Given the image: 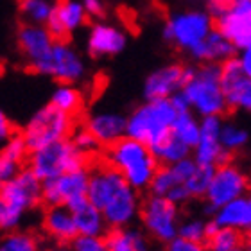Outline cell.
<instances>
[{"mask_svg":"<svg viewBox=\"0 0 251 251\" xmlns=\"http://www.w3.org/2000/svg\"><path fill=\"white\" fill-rule=\"evenodd\" d=\"M178 113L179 110L174 104L173 97L147 99L127 117V136L144 142L147 146H152L173 129Z\"/></svg>","mask_w":251,"mask_h":251,"instance_id":"5b68a950","label":"cell"},{"mask_svg":"<svg viewBox=\"0 0 251 251\" xmlns=\"http://www.w3.org/2000/svg\"><path fill=\"white\" fill-rule=\"evenodd\" d=\"M83 126L92 131V135L99 140L102 149L127 136V117L115 111H94L86 117Z\"/></svg>","mask_w":251,"mask_h":251,"instance_id":"d6986e66","label":"cell"},{"mask_svg":"<svg viewBox=\"0 0 251 251\" xmlns=\"http://www.w3.org/2000/svg\"><path fill=\"white\" fill-rule=\"evenodd\" d=\"M152 152L156 160L160 162V165H173V163H178L179 160L190 156L192 149L179 140L178 136L174 135L173 129L169 131L167 135H163L160 140H156L151 146Z\"/></svg>","mask_w":251,"mask_h":251,"instance_id":"4316f807","label":"cell"},{"mask_svg":"<svg viewBox=\"0 0 251 251\" xmlns=\"http://www.w3.org/2000/svg\"><path fill=\"white\" fill-rule=\"evenodd\" d=\"M15 133L16 131H15V127H13V124L9 122V119L2 113V115H0V138L5 142V140H9Z\"/></svg>","mask_w":251,"mask_h":251,"instance_id":"b9f144b4","label":"cell"},{"mask_svg":"<svg viewBox=\"0 0 251 251\" xmlns=\"http://www.w3.org/2000/svg\"><path fill=\"white\" fill-rule=\"evenodd\" d=\"M221 68L228 106L251 113V79L242 72L239 58H230L221 65Z\"/></svg>","mask_w":251,"mask_h":251,"instance_id":"ac0fdd59","label":"cell"},{"mask_svg":"<svg viewBox=\"0 0 251 251\" xmlns=\"http://www.w3.org/2000/svg\"><path fill=\"white\" fill-rule=\"evenodd\" d=\"M74 129H75L74 117L49 102L27 121L22 135L25 138L29 149L36 151L49 144L70 138Z\"/></svg>","mask_w":251,"mask_h":251,"instance_id":"52a82bcc","label":"cell"},{"mask_svg":"<svg viewBox=\"0 0 251 251\" xmlns=\"http://www.w3.org/2000/svg\"><path fill=\"white\" fill-rule=\"evenodd\" d=\"M235 49V45L225 34H221L217 29H214L203 42L190 50V56L201 63H219V65H223L230 58H233Z\"/></svg>","mask_w":251,"mask_h":251,"instance_id":"cb8c5ba5","label":"cell"},{"mask_svg":"<svg viewBox=\"0 0 251 251\" xmlns=\"http://www.w3.org/2000/svg\"><path fill=\"white\" fill-rule=\"evenodd\" d=\"M42 251H67V250L61 246H54V248H45V250H42Z\"/></svg>","mask_w":251,"mask_h":251,"instance_id":"ee69618b","label":"cell"},{"mask_svg":"<svg viewBox=\"0 0 251 251\" xmlns=\"http://www.w3.org/2000/svg\"><path fill=\"white\" fill-rule=\"evenodd\" d=\"M212 223L225 228H235L241 233L251 235V192L215 210Z\"/></svg>","mask_w":251,"mask_h":251,"instance_id":"44dd1931","label":"cell"},{"mask_svg":"<svg viewBox=\"0 0 251 251\" xmlns=\"http://www.w3.org/2000/svg\"><path fill=\"white\" fill-rule=\"evenodd\" d=\"M214 31V18L201 11H187L171 16L165 24L163 36L174 47L192 50Z\"/></svg>","mask_w":251,"mask_h":251,"instance_id":"9c48e42d","label":"cell"},{"mask_svg":"<svg viewBox=\"0 0 251 251\" xmlns=\"http://www.w3.org/2000/svg\"><path fill=\"white\" fill-rule=\"evenodd\" d=\"M221 129H223L221 117H203L201 119V135H199L198 144L192 149V156L198 163L217 167L226 162L228 152L225 151L223 142H221Z\"/></svg>","mask_w":251,"mask_h":251,"instance_id":"9a60e30c","label":"cell"},{"mask_svg":"<svg viewBox=\"0 0 251 251\" xmlns=\"http://www.w3.org/2000/svg\"><path fill=\"white\" fill-rule=\"evenodd\" d=\"M38 74L50 75L58 83L74 84L79 83L84 77L86 65H84L83 58L70 47V43L56 42L52 47V52L47 58V61L42 65V68L38 70Z\"/></svg>","mask_w":251,"mask_h":251,"instance_id":"7c38bea8","label":"cell"},{"mask_svg":"<svg viewBox=\"0 0 251 251\" xmlns=\"http://www.w3.org/2000/svg\"><path fill=\"white\" fill-rule=\"evenodd\" d=\"M54 43L56 42L47 27L29 22H24L18 27V49L32 72L38 74L43 63L47 61L52 52Z\"/></svg>","mask_w":251,"mask_h":251,"instance_id":"4fadbf2b","label":"cell"},{"mask_svg":"<svg viewBox=\"0 0 251 251\" xmlns=\"http://www.w3.org/2000/svg\"><path fill=\"white\" fill-rule=\"evenodd\" d=\"M42 228L45 235H49L58 244H68L79 237L72 210L65 204H54L45 208L42 215Z\"/></svg>","mask_w":251,"mask_h":251,"instance_id":"ffe728a7","label":"cell"},{"mask_svg":"<svg viewBox=\"0 0 251 251\" xmlns=\"http://www.w3.org/2000/svg\"><path fill=\"white\" fill-rule=\"evenodd\" d=\"M70 142H72L74 146L77 147V151L83 152L88 160L92 156H95V154L102 149V146L99 144V140H97V138L92 135V131L86 129L84 126L75 127V129L72 131V135H70Z\"/></svg>","mask_w":251,"mask_h":251,"instance_id":"8d00e7d4","label":"cell"},{"mask_svg":"<svg viewBox=\"0 0 251 251\" xmlns=\"http://www.w3.org/2000/svg\"><path fill=\"white\" fill-rule=\"evenodd\" d=\"M214 173H215V167L198 163V169L194 171V174L188 178L187 183H185V187L188 188L192 199L204 198V196H206L210 183H212V178H214Z\"/></svg>","mask_w":251,"mask_h":251,"instance_id":"e575fe53","label":"cell"},{"mask_svg":"<svg viewBox=\"0 0 251 251\" xmlns=\"http://www.w3.org/2000/svg\"><path fill=\"white\" fill-rule=\"evenodd\" d=\"M198 117L192 110H183L179 111L173 124V133L190 149H194L201 135V119Z\"/></svg>","mask_w":251,"mask_h":251,"instance_id":"f1b7e54d","label":"cell"},{"mask_svg":"<svg viewBox=\"0 0 251 251\" xmlns=\"http://www.w3.org/2000/svg\"><path fill=\"white\" fill-rule=\"evenodd\" d=\"M167 199H171L173 203H176L178 206H181V204L188 203V201L192 199V196H190V192H188V188L185 187V183H183V185H178V187L174 188L173 192H171V194L167 196Z\"/></svg>","mask_w":251,"mask_h":251,"instance_id":"ab89813d","label":"cell"},{"mask_svg":"<svg viewBox=\"0 0 251 251\" xmlns=\"http://www.w3.org/2000/svg\"><path fill=\"white\" fill-rule=\"evenodd\" d=\"M88 167L68 171L61 176L47 179L43 181V203L47 206H54V204L72 206L88 198Z\"/></svg>","mask_w":251,"mask_h":251,"instance_id":"8fae6325","label":"cell"},{"mask_svg":"<svg viewBox=\"0 0 251 251\" xmlns=\"http://www.w3.org/2000/svg\"><path fill=\"white\" fill-rule=\"evenodd\" d=\"M250 176L244 169L231 162H225L215 167L214 178L208 187V192L204 196L208 212L214 215V212L233 199L246 196L250 190Z\"/></svg>","mask_w":251,"mask_h":251,"instance_id":"30bf717a","label":"cell"},{"mask_svg":"<svg viewBox=\"0 0 251 251\" xmlns=\"http://www.w3.org/2000/svg\"><path fill=\"white\" fill-rule=\"evenodd\" d=\"M214 29L225 34L237 49H248L251 43V0H235L228 13L214 18Z\"/></svg>","mask_w":251,"mask_h":251,"instance_id":"5bb4252c","label":"cell"},{"mask_svg":"<svg viewBox=\"0 0 251 251\" xmlns=\"http://www.w3.org/2000/svg\"><path fill=\"white\" fill-rule=\"evenodd\" d=\"M83 5L90 16H95V18H102L104 16V4L100 0H84Z\"/></svg>","mask_w":251,"mask_h":251,"instance_id":"60d3db41","label":"cell"},{"mask_svg":"<svg viewBox=\"0 0 251 251\" xmlns=\"http://www.w3.org/2000/svg\"><path fill=\"white\" fill-rule=\"evenodd\" d=\"M126 47V34L108 24H95L90 29L88 36V54L92 58L115 56Z\"/></svg>","mask_w":251,"mask_h":251,"instance_id":"7402d4cb","label":"cell"},{"mask_svg":"<svg viewBox=\"0 0 251 251\" xmlns=\"http://www.w3.org/2000/svg\"><path fill=\"white\" fill-rule=\"evenodd\" d=\"M0 251H42L40 241L32 231L13 230L5 231L0 242Z\"/></svg>","mask_w":251,"mask_h":251,"instance_id":"1f68e13d","label":"cell"},{"mask_svg":"<svg viewBox=\"0 0 251 251\" xmlns=\"http://www.w3.org/2000/svg\"><path fill=\"white\" fill-rule=\"evenodd\" d=\"M140 221L154 241L167 244L179 237V206L167 198L149 194V198L142 201Z\"/></svg>","mask_w":251,"mask_h":251,"instance_id":"ba28073f","label":"cell"},{"mask_svg":"<svg viewBox=\"0 0 251 251\" xmlns=\"http://www.w3.org/2000/svg\"><path fill=\"white\" fill-rule=\"evenodd\" d=\"M52 7L45 0H18V9L27 18L29 24L47 25L49 18L52 15Z\"/></svg>","mask_w":251,"mask_h":251,"instance_id":"836d02e7","label":"cell"},{"mask_svg":"<svg viewBox=\"0 0 251 251\" xmlns=\"http://www.w3.org/2000/svg\"><path fill=\"white\" fill-rule=\"evenodd\" d=\"M235 251H246V250H242V248H241V250H235Z\"/></svg>","mask_w":251,"mask_h":251,"instance_id":"bcb514c9","label":"cell"},{"mask_svg":"<svg viewBox=\"0 0 251 251\" xmlns=\"http://www.w3.org/2000/svg\"><path fill=\"white\" fill-rule=\"evenodd\" d=\"M212 223V221H210ZM208 251H235L242 248V235L235 228H225L212 223L210 235L206 239Z\"/></svg>","mask_w":251,"mask_h":251,"instance_id":"f546056e","label":"cell"},{"mask_svg":"<svg viewBox=\"0 0 251 251\" xmlns=\"http://www.w3.org/2000/svg\"><path fill=\"white\" fill-rule=\"evenodd\" d=\"M178 185H183V179L179 178V174H178V171L174 169V165H160L156 174H154V178H152V181H151L149 194L167 198L169 194L173 192Z\"/></svg>","mask_w":251,"mask_h":251,"instance_id":"4dcf8cb0","label":"cell"},{"mask_svg":"<svg viewBox=\"0 0 251 251\" xmlns=\"http://www.w3.org/2000/svg\"><path fill=\"white\" fill-rule=\"evenodd\" d=\"M88 199L100 208L110 228H126L140 219L138 190L104 160L90 167Z\"/></svg>","mask_w":251,"mask_h":251,"instance_id":"6da1fadb","label":"cell"},{"mask_svg":"<svg viewBox=\"0 0 251 251\" xmlns=\"http://www.w3.org/2000/svg\"><path fill=\"white\" fill-rule=\"evenodd\" d=\"M29 154L31 149L22 133H15L9 140H5L0 154V181L5 183L15 178L24 169V162L29 160Z\"/></svg>","mask_w":251,"mask_h":251,"instance_id":"603a6c76","label":"cell"},{"mask_svg":"<svg viewBox=\"0 0 251 251\" xmlns=\"http://www.w3.org/2000/svg\"><path fill=\"white\" fill-rule=\"evenodd\" d=\"M212 223L199 219V217H190V219L181 221L179 225V237H183L187 241L194 242H206L210 235Z\"/></svg>","mask_w":251,"mask_h":251,"instance_id":"d590c367","label":"cell"},{"mask_svg":"<svg viewBox=\"0 0 251 251\" xmlns=\"http://www.w3.org/2000/svg\"><path fill=\"white\" fill-rule=\"evenodd\" d=\"M221 142L225 151L230 152H239L241 149L248 146L250 142V133L246 127L235 124V122H223V129H221Z\"/></svg>","mask_w":251,"mask_h":251,"instance_id":"d6a6232c","label":"cell"},{"mask_svg":"<svg viewBox=\"0 0 251 251\" xmlns=\"http://www.w3.org/2000/svg\"><path fill=\"white\" fill-rule=\"evenodd\" d=\"M86 162L88 158L81 151H77V147L70 142V138H65V140L40 147L36 151H31L27 165L42 181H47L68 171L86 167Z\"/></svg>","mask_w":251,"mask_h":251,"instance_id":"8992f818","label":"cell"},{"mask_svg":"<svg viewBox=\"0 0 251 251\" xmlns=\"http://www.w3.org/2000/svg\"><path fill=\"white\" fill-rule=\"evenodd\" d=\"M102 160L113 165L136 190L151 187L152 178L160 167L151 146L131 136H124L115 144L104 147Z\"/></svg>","mask_w":251,"mask_h":251,"instance_id":"277c9868","label":"cell"},{"mask_svg":"<svg viewBox=\"0 0 251 251\" xmlns=\"http://www.w3.org/2000/svg\"><path fill=\"white\" fill-rule=\"evenodd\" d=\"M179 94L185 97L188 108L201 119L221 117L230 108L223 88V68L219 63H203L199 68H192Z\"/></svg>","mask_w":251,"mask_h":251,"instance_id":"3957f363","label":"cell"},{"mask_svg":"<svg viewBox=\"0 0 251 251\" xmlns=\"http://www.w3.org/2000/svg\"><path fill=\"white\" fill-rule=\"evenodd\" d=\"M72 251H108L104 237H84L79 235L72 242Z\"/></svg>","mask_w":251,"mask_h":251,"instance_id":"74e56055","label":"cell"},{"mask_svg":"<svg viewBox=\"0 0 251 251\" xmlns=\"http://www.w3.org/2000/svg\"><path fill=\"white\" fill-rule=\"evenodd\" d=\"M163 251H208V248L204 246V242H194L187 241L183 237H176L174 241L165 244Z\"/></svg>","mask_w":251,"mask_h":251,"instance_id":"f35d334b","label":"cell"},{"mask_svg":"<svg viewBox=\"0 0 251 251\" xmlns=\"http://www.w3.org/2000/svg\"><path fill=\"white\" fill-rule=\"evenodd\" d=\"M88 13L83 4H77L74 0H56L52 7V15L47 22V29L52 34L54 42L70 43L72 31L88 24Z\"/></svg>","mask_w":251,"mask_h":251,"instance_id":"2e32d148","label":"cell"},{"mask_svg":"<svg viewBox=\"0 0 251 251\" xmlns=\"http://www.w3.org/2000/svg\"><path fill=\"white\" fill-rule=\"evenodd\" d=\"M50 104H54L61 111L68 113V115L75 117L83 110V104H84L83 92L79 88H75L74 84L59 83V86H56V90L52 92Z\"/></svg>","mask_w":251,"mask_h":251,"instance_id":"83f0119b","label":"cell"},{"mask_svg":"<svg viewBox=\"0 0 251 251\" xmlns=\"http://www.w3.org/2000/svg\"><path fill=\"white\" fill-rule=\"evenodd\" d=\"M70 210H72L75 225H77L79 235H84V237L106 235V228H110L108 221H106L104 214L100 212V208H97L88 198L72 204Z\"/></svg>","mask_w":251,"mask_h":251,"instance_id":"d4e9b609","label":"cell"},{"mask_svg":"<svg viewBox=\"0 0 251 251\" xmlns=\"http://www.w3.org/2000/svg\"><path fill=\"white\" fill-rule=\"evenodd\" d=\"M108 251H149V241L144 231L133 226L126 228H110L104 235Z\"/></svg>","mask_w":251,"mask_h":251,"instance_id":"484cf974","label":"cell"},{"mask_svg":"<svg viewBox=\"0 0 251 251\" xmlns=\"http://www.w3.org/2000/svg\"><path fill=\"white\" fill-rule=\"evenodd\" d=\"M239 61H241L242 72L251 79V49H244V50H242Z\"/></svg>","mask_w":251,"mask_h":251,"instance_id":"7bdbcfd3","label":"cell"},{"mask_svg":"<svg viewBox=\"0 0 251 251\" xmlns=\"http://www.w3.org/2000/svg\"><path fill=\"white\" fill-rule=\"evenodd\" d=\"M43 201V181L31 169H22L0 187V228L20 230L25 215Z\"/></svg>","mask_w":251,"mask_h":251,"instance_id":"7a4b0ae2","label":"cell"},{"mask_svg":"<svg viewBox=\"0 0 251 251\" xmlns=\"http://www.w3.org/2000/svg\"><path fill=\"white\" fill-rule=\"evenodd\" d=\"M190 70H192L190 67H181L178 63H173V65H165V67L149 74V77L146 79V84H144L146 99L174 97L185 86Z\"/></svg>","mask_w":251,"mask_h":251,"instance_id":"e0dca14e","label":"cell"},{"mask_svg":"<svg viewBox=\"0 0 251 251\" xmlns=\"http://www.w3.org/2000/svg\"><path fill=\"white\" fill-rule=\"evenodd\" d=\"M246 251H251V235L248 237V241H246V248H244Z\"/></svg>","mask_w":251,"mask_h":251,"instance_id":"f6af8a7d","label":"cell"}]
</instances>
